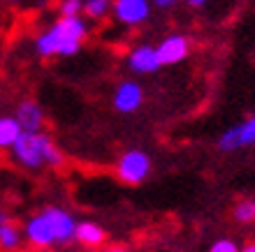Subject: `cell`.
<instances>
[{
  "instance_id": "obj_9",
  "label": "cell",
  "mask_w": 255,
  "mask_h": 252,
  "mask_svg": "<svg viewBox=\"0 0 255 252\" xmlns=\"http://www.w3.org/2000/svg\"><path fill=\"white\" fill-rule=\"evenodd\" d=\"M128 67L132 70L134 74H153L160 70V58H158V51L151 44H139L134 47L132 51L128 53Z\"/></svg>"
},
{
  "instance_id": "obj_4",
  "label": "cell",
  "mask_w": 255,
  "mask_h": 252,
  "mask_svg": "<svg viewBox=\"0 0 255 252\" xmlns=\"http://www.w3.org/2000/svg\"><path fill=\"white\" fill-rule=\"evenodd\" d=\"M23 239L30 243V248H44V250L56 248V234L47 218V213L40 211L26 220V225H23Z\"/></svg>"
},
{
  "instance_id": "obj_7",
  "label": "cell",
  "mask_w": 255,
  "mask_h": 252,
  "mask_svg": "<svg viewBox=\"0 0 255 252\" xmlns=\"http://www.w3.org/2000/svg\"><path fill=\"white\" fill-rule=\"evenodd\" d=\"M114 109L123 116H130L141 106L144 102V88L137 81H123L119 84V88L114 90Z\"/></svg>"
},
{
  "instance_id": "obj_13",
  "label": "cell",
  "mask_w": 255,
  "mask_h": 252,
  "mask_svg": "<svg viewBox=\"0 0 255 252\" xmlns=\"http://www.w3.org/2000/svg\"><path fill=\"white\" fill-rule=\"evenodd\" d=\"M21 125L14 116H0V151L12 148L14 141L19 139Z\"/></svg>"
},
{
  "instance_id": "obj_15",
  "label": "cell",
  "mask_w": 255,
  "mask_h": 252,
  "mask_svg": "<svg viewBox=\"0 0 255 252\" xmlns=\"http://www.w3.org/2000/svg\"><path fill=\"white\" fill-rule=\"evenodd\" d=\"M112 5H114V0H84V12L81 14H84L86 19L100 21L109 14Z\"/></svg>"
},
{
  "instance_id": "obj_22",
  "label": "cell",
  "mask_w": 255,
  "mask_h": 252,
  "mask_svg": "<svg viewBox=\"0 0 255 252\" xmlns=\"http://www.w3.org/2000/svg\"><path fill=\"white\" fill-rule=\"evenodd\" d=\"M190 7H204L207 5V0H186Z\"/></svg>"
},
{
  "instance_id": "obj_18",
  "label": "cell",
  "mask_w": 255,
  "mask_h": 252,
  "mask_svg": "<svg viewBox=\"0 0 255 252\" xmlns=\"http://www.w3.org/2000/svg\"><path fill=\"white\" fill-rule=\"evenodd\" d=\"M58 12L61 16H79L84 12V0H61Z\"/></svg>"
},
{
  "instance_id": "obj_5",
  "label": "cell",
  "mask_w": 255,
  "mask_h": 252,
  "mask_svg": "<svg viewBox=\"0 0 255 252\" xmlns=\"http://www.w3.org/2000/svg\"><path fill=\"white\" fill-rule=\"evenodd\" d=\"M42 211L47 213L49 222L54 227L56 234V248H65L74 241V229H77V220L72 213H67L61 206H44Z\"/></svg>"
},
{
  "instance_id": "obj_24",
  "label": "cell",
  "mask_w": 255,
  "mask_h": 252,
  "mask_svg": "<svg viewBox=\"0 0 255 252\" xmlns=\"http://www.w3.org/2000/svg\"><path fill=\"white\" fill-rule=\"evenodd\" d=\"M107 252H128V250H126V248H109Z\"/></svg>"
},
{
  "instance_id": "obj_23",
  "label": "cell",
  "mask_w": 255,
  "mask_h": 252,
  "mask_svg": "<svg viewBox=\"0 0 255 252\" xmlns=\"http://www.w3.org/2000/svg\"><path fill=\"white\" fill-rule=\"evenodd\" d=\"M5 220H9V218H7V213L0 208V222H5Z\"/></svg>"
},
{
  "instance_id": "obj_3",
  "label": "cell",
  "mask_w": 255,
  "mask_h": 252,
  "mask_svg": "<svg viewBox=\"0 0 255 252\" xmlns=\"http://www.w3.org/2000/svg\"><path fill=\"white\" fill-rule=\"evenodd\" d=\"M114 171L119 176V180L126 183V185H141L151 173V158L141 148H130L119 158Z\"/></svg>"
},
{
  "instance_id": "obj_12",
  "label": "cell",
  "mask_w": 255,
  "mask_h": 252,
  "mask_svg": "<svg viewBox=\"0 0 255 252\" xmlns=\"http://www.w3.org/2000/svg\"><path fill=\"white\" fill-rule=\"evenodd\" d=\"M23 243V232L12 220L0 222V252H19Z\"/></svg>"
},
{
  "instance_id": "obj_2",
  "label": "cell",
  "mask_w": 255,
  "mask_h": 252,
  "mask_svg": "<svg viewBox=\"0 0 255 252\" xmlns=\"http://www.w3.org/2000/svg\"><path fill=\"white\" fill-rule=\"evenodd\" d=\"M9 153H12L14 162L28 171H40L42 167L56 169V167L65 165V155H63L61 146L44 132H23L21 130L19 139L14 141Z\"/></svg>"
},
{
  "instance_id": "obj_19",
  "label": "cell",
  "mask_w": 255,
  "mask_h": 252,
  "mask_svg": "<svg viewBox=\"0 0 255 252\" xmlns=\"http://www.w3.org/2000/svg\"><path fill=\"white\" fill-rule=\"evenodd\" d=\"M209 252H239V246L232 239H218L209 248Z\"/></svg>"
},
{
  "instance_id": "obj_20",
  "label": "cell",
  "mask_w": 255,
  "mask_h": 252,
  "mask_svg": "<svg viewBox=\"0 0 255 252\" xmlns=\"http://www.w3.org/2000/svg\"><path fill=\"white\" fill-rule=\"evenodd\" d=\"M179 0H151V5L160 7V9H167V7H174Z\"/></svg>"
},
{
  "instance_id": "obj_17",
  "label": "cell",
  "mask_w": 255,
  "mask_h": 252,
  "mask_svg": "<svg viewBox=\"0 0 255 252\" xmlns=\"http://www.w3.org/2000/svg\"><path fill=\"white\" fill-rule=\"evenodd\" d=\"M237 132H239V141H242V148L255 146V113L251 118L237 123Z\"/></svg>"
},
{
  "instance_id": "obj_8",
  "label": "cell",
  "mask_w": 255,
  "mask_h": 252,
  "mask_svg": "<svg viewBox=\"0 0 255 252\" xmlns=\"http://www.w3.org/2000/svg\"><path fill=\"white\" fill-rule=\"evenodd\" d=\"M158 51V58H160V65H176V63H183L190 53V40L186 35H167L165 40L155 47Z\"/></svg>"
},
{
  "instance_id": "obj_14",
  "label": "cell",
  "mask_w": 255,
  "mask_h": 252,
  "mask_svg": "<svg viewBox=\"0 0 255 252\" xmlns=\"http://www.w3.org/2000/svg\"><path fill=\"white\" fill-rule=\"evenodd\" d=\"M232 220L239 222V225H253L255 222V199L253 197L239 199L232 206Z\"/></svg>"
},
{
  "instance_id": "obj_25",
  "label": "cell",
  "mask_w": 255,
  "mask_h": 252,
  "mask_svg": "<svg viewBox=\"0 0 255 252\" xmlns=\"http://www.w3.org/2000/svg\"><path fill=\"white\" fill-rule=\"evenodd\" d=\"M28 252H49V250H44V248H30Z\"/></svg>"
},
{
  "instance_id": "obj_10",
  "label": "cell",
  "mask_w": 255,
  "mask_h": 252,
  "mask_svg": "<svg viewBox=\"0 0 255 252\" xmlns=\"http://www.w3.org/2000/svg\"><path fill=\"white\" fill-rule=\"evenodd\" d=\"M19 125L23 132H42L44 127V109L40 106V102L35 100H23L16 106V116Z\"/></svg>"
},
{
  "instance_id": "obj_16",
  "label": "cell",
  "mask_w": 255,
  "mask_h": 252,
  "mask_svg": "<svg viewBox=\"0 0 255 252\" xmlns=\"http://www.w3.org/2000/svg\"><path fill=\"white\" fill-rule=\"evenodd\" d=\"M242 148V141H239V132H237V125L228 127L225 132L218 137V151L223 153H235Z\"/></svg>"
},
{
  "instance_id": "obj_21",
  "label": "cell",
  "mask_w": 255,
  "mask_h": 252,
  "mask_svg": "<svg viewBox=\"0 0 255 252\" xmlns=\"http://www.w3.org/2000/svg\"><path fill=\"white\" fill-rule=\"evenodd\" d=\"M239 252H255V241H249L246 246L239 248Z\"/></svg>"
},
{
  "instance_id": "obj_26",
  "label": "cell",
  "mask_w": 255,
  "mask_h": 252,
  "mask_svg": "<svg viewBox=\"0 0 255 252\" xmlns=\"http://www.w3.org/2000/svg\"><path fill=\"white\" fill-rule=\"evenodd\" d=\"M9 2H21V0H9Z\"/></svg>"
},
{
  "instance_id": "obj_6",
  "label": "cell",
  "mask_w": 255,
  "mask_h": 252,
  "mask_svg": "<svg viewBox=\"0 0 255 252\" xmlns=\"http://www.w3.org/2000/svg\"><path fill=\"white\" fill-rule=\"evenodd\" d=\"M112 12L123 26H139L151 16V0H114Z\"/></svg>"
},
{
  "instance_id": "obj_1",
  "label": "cell",
  "mask_w": 255,
  "mask_h": 252,
  "mask_svg": "<svg viewBox=\"0 0 255 252\" xmlns=\"http://www.w3.org/2000/svg\"><path fill=\"white\" fill-rule=\"evenodd\" d=\"M88 37V23L84 16H61L35 40V51L42 58L51 56H74Z\"/></svg>"
},
{
  "instance_id": "obj_11",
  "label": "cell",
  "mask_w": 255,
  "mask_h": 252,
  "mask_svg": "<svg viewBox=\"0 0 255 252\" xmlns=\"http://www.w3.org/2000/svg\"><path fill=\"white\" fill-rule=\"evenodd\" d=\"M107 241V232L102 229V225L93 222V220H81L77 222L74 229V243H79L81 248H100Z\"/></svg>"
}]
</instances>
